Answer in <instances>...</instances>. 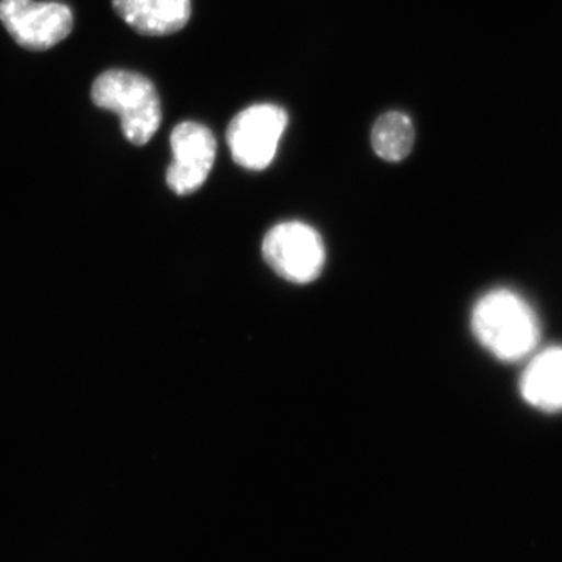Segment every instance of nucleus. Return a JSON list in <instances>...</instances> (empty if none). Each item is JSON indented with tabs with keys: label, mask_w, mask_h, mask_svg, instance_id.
Instances as JSON below:
<instances>
[{
	"label": "nucleus",
	"mask_w": 562,
	"mask_h": 562,
	"mask_svg": "<svg viewBox=\"0 0 562 562\" xmlns=\"http://www.w3.org/2000/svg\"><path fill=\"white\" fill-rule=\"evenodd\" d=\"M288 121L286 110L273 103H257L239 111L225 135L233 161L247 171H265L276 158Z\"/></svg>",
	"instance_id": "obj_3"
},
{
	"label": "nucleus",
	"mask_w": 562,
	"mask_h": 562,
	"mask_svg": "<svg viewBox=\"0 0 562 562\" xmlns=\"http://www.w3.org/2000/svg\"><path fill=\"white\" fill-rule=\"evenodd\" d=\"M91 99L98 109L121 117L122 135L133 146H146L160 128L161 99L154 81L128 69H110L94 80Z\"/></svg>",
	"instance_id": "obj_2"
},
{
	"label": "nucleus",
	"mask_w": 562,
	"mask_h": 562,
	"mask_svg": "<svg viewBox=\"0 0 562 562\" xmlns=\"http://www.w3.org/2000/svg\"><path fill=\"white\" fill-rule=\"evenodd\" d=\"M476 341L495 360L519 362L539 349L541 322L530 302L509 288H495L479 299L472 310Z\"/></svg>",
	"instance_id": "obj_1"
},
{
	"label": "nucleus",
	"mask_w": 562,
	"mask_h": 562,
	"mask_svg": "<svg viewBox=\"0 0 562 562\" xmlns=\"http://www.w3.org/2000/svg\"><path fill=\"white\" fill-rule=\"evenodd\" d=\"M0 21L22 49L49 50L70 35L74 14L60 2L0 0Z\"/></svg>",
	"instance_id": "obj_4"
},
{
	"label": "nucleus",
	"mask_w": 562,
	"mask_h": 562,
	"mask_svg": "<svg viewBox=\"0 0 562 562\" xmlns=\"http://www.w3.org/2000/svg\"><path fill=\"white\" fill-rule=\"evenodd\" d=\"M262 255L273 271L295 284H308L321 276L325 247L319 233L302 222H284L266 235Z\"/></svg>",
	"instance_id": "obj_5"
},
{
	"label": "nucleus",
	"mask_w": 562,
	"mask_h": 562,
	"mask_svg": "<svg viewBox=\"0 0 562 562\" xmlns=\"http://www.w3.org/2000/svg\"><path fill=\"white\" fill-rule=\"evenodd\" d=\"M519 380L524 402L542 413H562V347L538 349Z\"/></svg>",
	"instance_id": "obj_8"
},
{
	"label": "nucleus",
	"mask_w": 562,
	"mask_h": 562,
	"mask_svg": "<svg viewBox=\"0 0 562 562\" xmlns=\"http://www.w3.org/2000/svg\"><path fill=\"white\" fill-rule=\"evenodd\" d=\"M171 149L173 158L166 171V183L176 194H194L216 161V136L201 122H180L171 133Z\"/></svg>",
	"instance_id": "obj_6"
},
{
	"label": "nucleus",
	"mask_w": 562,
	"mask_h": 562,
	"mask_svg": "<svg viewBox=\"0 0 562 562\" xmlns=\"http://www.w3.org/2000/svg\"><path fill=\"white\" fill-rule=\"evenodd\" d=\"M128 27L143 36L176 35L191 20V0H111Z\"/></svg>",
	"instance_id": "obj_7"
},
{
	"label": "nucleus",
	"mask_w": 562,
	"mask_h": 562,
	"mask_svg": "<svg viewBox=\"0 0 562 562\" xmlns=\"http://www.w3.org/2000/svg\"><path fill=\"white\" fill-rule=\"evenodd\" d=\"M416 143L412 117L402 111H387L373 124L372 149L384 161L401 162L409 157Z\"/></svg>",
	"instance_id": "obj_9"
}]
</instances>
